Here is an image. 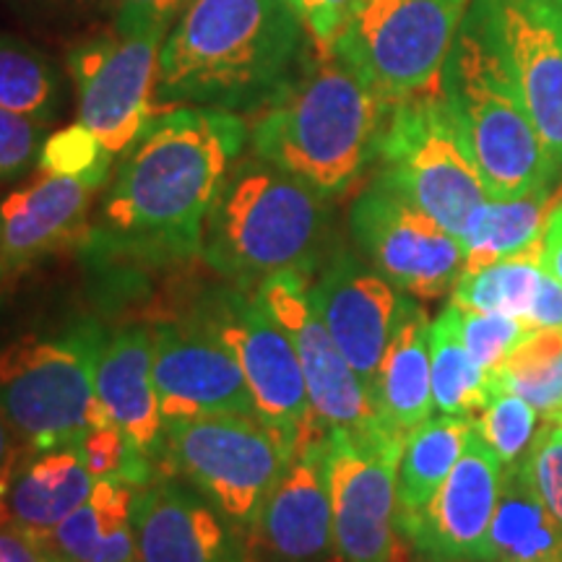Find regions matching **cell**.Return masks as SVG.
<instances>
[{
  "label": "cell",
  "instance_id": "cell-1",
  "mask_svg": "<svg viewBox=\"0 0 562 562\" xmlns=\"http://www.w3.org/2000/svg\"><path fill=\"white\" fill-rule=\"evenodd\" d=\"M237 112L175 108L123 151L83 256L94 266H165L201 256V232L240 159Z\"/></svg>",
  "mask_w": 562,
  "mask_h": 562
},
{
  "label": "cell",
  "instance_id": "cell-2",
  "mask_svg": "<svg viewBox=\"0 0 562 562\" xmlns=\"http://www.w3.org/2000/svg\"><path fill=\"white\" fill-rule=\"evenodd\" d=\"M311 60L286 0H191L159 50L154 104L256 112Z\"/></svg>",
  "mask_w": 562,
  "mask_h": 562
},
{
  "label": "cell",
  "instance_id": "cell-3",
  "mask_svg": "<svg viewBox=\"0 0 562 562\" xmlns=\"http://www.w3.org/2000/svg\"><path fill=\"white\" fill-rule=\"evenodd\" d=\"M331 201L256 154L237 159L203 222V263L240 286L313 279L341 245Z\"/></svg>",
  "mask_w": 562,
  "mask_h": 562
},
{
  "label": "cell",
  "instance_id": "cell-4",
  "mask_svg": "<svg viewBox=\"0 0 562 562\" xmlns=\"http://www.w3.org/2000/svg\"><path fill=\"white\" fill-rule=\"evenodd\" d=\"M389 110L391 102L362 76L321 50L256 117L252 154L339 199L375 165Z\"/></svg>",
  "mask_w": 562,
  "mask_h": 562
},
{
  "label": "cell",
  "instance_id": "cell-5",
  "mask_svg": "<svg viewBox=\"0 0 562 562\" xmlns=\"http://www.w3.org/2000/svg\"><path fill=\"white\" fill-rule=\"evenodd\" d=\"M438 89L451 104L492 199L560 186L562 175L518 89L495 0H469Z\"/></svg>",
  "mask_w": 562,
  "mask_h": 562
},
{
  "label": "cell",
  "instance_id": "cell-6",
  "mask_svg": "<svg viewBox=\"0 0 562 562\" xmlns=\"http://www.w3.org/2000/svg\"><path fill=\"white\" fill-rule=\"evenodd\" d=\"M104 336L102 323L76 321L0 349V412L32 451L81 448L94 427L112 425L94 385Z\"/></svg>",
  "mask_w": 562,
  "mask_h": 562
},
{
  "label": "cell",
  "instance_id": "cell-7",
  "mask_svg": "<svg viewBox=\"0 0 562 562\" xmlns=\"http://www.w3.org/2000/svg\"><path fill=\"white\" fill-rule=\"evenodd\" d=\"M375 165V178L389 182L459 240L476 209L492 199L440 89L391 102Z\"/></svg>",
  "mask_w": 562,
  "mask_h": 562
},
{
  "label": "cell",
  "instance_id": "cell-8",
  "mask_svg": "<svg viewBox=\"0 0 562 562\" xmlns=\"http://www.w3.org/2000/svg\"><path fill=\"white\" fill-rule=\"evenodd\" d=\"M302 432L258 414H211L165 425L159 469L193 484L237 529L250 531Z\"/></svg>",
  "mask_w": 562,
  "mask_h": 562
},
{
  "label": "cell",
  "instance_id": "cell-9",
  "mask_svg": "<svg viewBox=\"0 0 562 562\" xmlns=\"http://www.w3.org/2000/svg\"><path fill=\"white\" fill-rule=\"evenodd\" d=\"M469 0H362L331 53L389 102L438 89Z\"/></svg>",
  "mask_w": 562,
  "mask_h": 562
},
{
  "label": "cell",
  "instance_id": "cell-10",
  "mask_svg": "<svg viewBox=\"0 0 562 562\" xmlns=\"http://www.w3.org/2000/svg\"><path fill=\"white\" fill-rule=\"evenodd\" d=\"M165 26L117 24L79 42L68 68L79 89V117L112 157L123 154L154 121V89Z\"/></svg>",
  "mask_w": 562,
  "mask_h": 562
},
{
  "label": "cell",
  "instance_id": "cell-11",
  "mask_svg": "<svg viewBox=\"0 0 562 562\" xmlns=\"http://www.w3.org/2000/svg\"><path fill=\"white\" fill-rule=\"evenodd\" d=\"M349 235L364 261L414 300L451 292L467 261L459 237L381 178L351 201Z\"/></svg>",
  "mask_w": 562,
  "mask_h": 562
},
{
  "label": "cell",
  "instance_id": "cell-12",
  "mask_svg": "<svg viewBox=\"0 0 562 562\" xmlns=\"http://www.w3.org/2000/svg\"><path fill=\"white\" fill-rule=\"evenodd\" d=\"M191 315L237 357L256 409L266 422L292 432H305L313 425L297 349L258 286L232 284L203 294Z\"/></svg>",
  "mask_w": 562,
  "mask_h": 562
},
{
  "label": "cell",
  "instance_id": "cell-13",
  "mask_svg": "<svg viewBox=\"0 0 562 562\" xmlns=\"http://www.w3.org/2000/svg\"><path fill=\"white\" fill-rule=\"evenodd\" d=\"M404 442L391 435L328 432L334 542L341 562H409L396 526V472Z\"/></svg>",
  "mask_w": 562,
  "mask_h": 562
},
{
  "label": "cell",
  "instance_id": "cell-14",
  "mask_svg": "<svg viewBox=\"0 0 562 562\" xmlns=\"http://www.w3.org/2000/svg\"><path fill=\"white\" fill-rule=\"evenodd\" d=\"M258 292L297 349L307 398H311L313 425L318 430H339L357 438L391 435L378 419L368 385L360 381L347 357L336 347L334 336L328 334L326 323L313 307L311 279L300 273H281L263 281Z\"/></svg>",
  "mask_w": 562,
  "mask_h": 562
},
{
  "label": "cell",
  "instance_id": "cell-15",
  "mask_svg": "<svg viewBox=\"0 0 562 562\" xmlns=\"http://www.w3.org/2000/svg\"><path fill=\"white\" fill-rule=\"evenodd\" d=\"M256 562H334L328 432L311 425L248 531Z\"/></svg>",
  "mask_w": 562,
  "mask_h": 562
},
{
  "label": "cell",
  "instance_id": "cell-16",
  "mask_svg": "<svg viewBox=\"0 0 562 562\" xmlns=\"http://www.w3.org/2000/svg\"><path fill=\"white\" fill-rule=\"evenodd\" d=\"M151 336V381L161 425L211 414H258L237 357L191 313L159 323Z\"/></svg>",
  "mask_w": 562,
  "mask_h": 562
},
{
  "label": "cell",
  "instance_id": "cell-17",
  "mask_svg": "<svg viewBox=\"0 0 562 562\" xmlns=\"http://www.w3.org/2000/svg\"><path fill=\"white\" fill-rule=\"evenodd\" d=\"M503 463L474 435L440 490L419 510L396 516L414 558L430 562H484V544L503 490Z\"/></svg>",
  "mask_w": 562,
  "mask_h": 562
},
{
  "label": "cell",
  "instance_id": "cell-18",
  "mask_svg": "<svg viewBox=\"0 0 562 562\" xmlns=\"http://www.w3.org/2000/svg\"><path fill=\"white\" fill-rule=\"evenodd\" d=\"M133 533L136 562H250L248 533L165 469L133 487Z\"/></svg>",
  "mask_w": 562,
  "mask_h": 562
},
{
  "label": "cell",
  "instance_id": "cell-19",
  "mask_svg": "<svg viewBox=\"0 0 562 562\" xmlns=\"http://www.w3.org/2000/svg\"><path fill=\"white\" fill-rule=\"evenodd\" d=\"M311 300L370 391L406 294L372 269L360 250L341 243L311 279Z\"/></svg>",
  "mask_w": 562,
  "mask_h": 562
},
{
  "label": "cell",
  "instance_id": "cell-20",
  "mask_svg": "<svg viewBox=\"0 0 562 562\" xmlns=\"http://www.w3.org/2000/svg\"><path fill=\"white\" fill-rule=\"evenodd\" d=\"M102 186V180L42 172L26 188L5 195L0 201V258L9 273L83 248L91 201Z\"/></svg>",
  "mask_w": 562,
  "mask_h": 562
},
{
  "label": "cell",
  "instance_id": "cell-21",
  "mask_svg": "<svg viewBox=\"0 0 562 562\" xmlns=\"http://www.w3.org/2000/svg\"><path fill=\"white\" fill-rule=\"evenodd\" d=\"M529 117L562 175V0H495Z\"/></svg>",
  "mask_w": 562,
  "mask_h": 562
},
{
  "label": "cell",
  "instance_id": "cell-22",
  "mask_svg": "<svg viewBox=\"0 0 562 562\" xmlns=\"http://www.w3.org/2000/svg\"><path fill=\"white\" fill-rule=\"evenodd\" d=\"M154 336L146 326H121L108 331L97 360V398L110 422L121 427L131 448L159 461L165 425L151 381Z\"/></svg>",
  "mask_w": 562,
  "mask_h": 562
},
{
  "label": "cell",
  "instance_id": "cell-23",
  "mask_svg": "<svg viewBox=\"0 0 562 562\" xmlns=\"http://www.w3.org/2000/svg\"><path fill=\"white\" fill-rule=\"evenodd\" d=\"M94 482L81 448L37 453L26 446L0 480V529L53 531L63 518L87 503Z\"/></svg>",
  "mask_w": 562,
  "mask_h": 562
},
{
  "label": "cell",
  "instance_id": "cell-24",
  "mask_svg": "<svg viewBox=\"0 0 562 562\" xmlns=\"http://www.w3.org/2000/svg\"><path fill=\"white\" fill-rule=\"evenodd\" d=\"M430 315L406 294L396 328L378 364L370 398L378 419L393 438L404 440L432 417L430 378Z\"/></svg>",
  "mask_w": 562,
  "mask_h": 562
},
{
  "label": "cell",
  "instance_id": "cell-25",
  "mask_svg": "<svg viewBox=\"0 0 562 562\" xmlns=\"http://www.w3.org/2000/svg\"><path fill=\"white\" fill-rule=\"evenodd\" d=\"M47 562H136L133 484L104 476L81 508L47 533H32Z\"/></svg>",
  "mask_w": 562,
  "mask_h": 562
},
{
  "label": "cell",
  "instance_id": "cell-26",
  "mask_svg": "<svg viewBox=\"0 0 562 562\" xmlns=\"http://www.w3.org/2000/svg\"><path fill=\"white\" fill-rule=\"evenodd\" d=\"M558 188H539L516 199L484 201L461 235V245L467 250L463 271L484 269L490 263L542 248L547 220L562 199Z\"/></svg>",
  "mask_w": 562,
  "mask_h": 562
},
{
  "label": "cell",
  "instance_id": "cell-27",
  "mask_svg": "<svg viewBox=\"0 0 562 562\" xmlns=\"http://www.w3.org/2000/svg\"><path fill=\"white\" fill-rule=\"evenodd\" d=\"M484 562H562V526L533 490L524 461L503 472Z\"/></svg>",
  "mask_w": 562,
  "mask_h": 562
},
{
  "label": "cell",
  "instance_id": "cell-28",
  "mask_svg": "<svg viewBox=\"0 0 562 562\" xmlns=\"http://www.w3.org/2000/svg\"><path fill=\"white\" fill-rule=\"evenodd\" d=\"M430 378L438 414L476 417L495 393H501L495 372L484 370L469 355L461 339L459 307L453 302H448L430 323Z\"/></svg>",
  "mask_w": 562,
  "mask_h": 562
},
{
  "label": "cell",
  "instance_id": "cell-29",
  "mask_svg": "<svg viewBox=\"0 0 562 562\" xmlns=\"http://www.w3.org/2000/svg\"><path fill=\"white\" fill-rule=\"evenodd\" d=\"M472 435L474 417L435 414L406 438L396 472V516L419 510L430 501L461 459Z\"/></svg>",
  "mask_w": 562,
  "mask_h": 562
},
{
  "label": "cell",
  "instance_id": "cell-30",
  "mask_svg": "<svg viewBox=\"0 0 562 562\" xmlns=\"http://www.w3.org/2000/svg\"><path fill=\"white\" fill-rule=\"evenodd\" d=\"M542 277L544 266L542 248H539L524 252V256L508 258V261L490 263L484 269L461 271L459 281L451 290V302L463 307V311L501 313L526 323Z\"/></svg>",
  "mask_w": 562,
  "mask_h": 562
},
{
  "label": "cell",
  "instance_id": "cell-31",
  "mask_svg": "<svg viewBox=\"0 0 562 562\" xmlns=\"http://www.w3.org/2000/svg\"><path fill=\"white\" fill-rule=\"evenodd\" d=\"M63 83L47 55L24 40L0 34V108L40 125L60 112Z\"/></svg>",
  "mask_w": 562,
  "mask_h": 562
},
{
  "label": "cell",
  "instance_id": "cell-32",
  "mask_svg": "<svg viewBox=\"0 0 562 562\" xmlns=\"http://www.w3.org/2000/svg\"><path fill=\"white\" fill-rule=\"evenodd\" d=\"M495 375L501 391L521 396L542 419L562 412V326L533 328Z\"/></svg>",
  "mask_w": 562,
  "mask_h": 562
},
{
  "label": "cell",
  "instance_id": "cell-33",
  "mask_svg": "<svg viewBox=\"0 0 562 562\" xmlns=\"http://www.w3.org/2000/svg\"><path fill=\"white\" fill-rule=\"evenodd\" d=\"M474 427L480 440L503 463V469H510L526 459L539 427H542V417L521 396L501 391L476 414Z\"/></svg>",
  "mask_w": 562,
  "mask_h": 562
},
{
  "label": "cell",
  "instance_id": "cell-34",
  "mask_svg": "<svg viewBox=\"0 0 562 562\" xmlns=\"http://www.w3.org/2000/svg\"><path fill=\"white\" fill-rule=\"evenodd\" d=\"M112 154L83 123L68 125L45 138L40 151V172L66 175V178H91L108 182Z\"/></svg>",
  "mask_w": 562,
  "mask_h": 562
},
{
  "label": "cell",
  "instance_id": "cell-35",
  "mask_svg": "<svg viewBox=\"0 0 562 562\" xmlns=\"http://www.w3.org/2000/svg\"><path fill=\"white\" fill-rule=\"evenodd\" d=\"M459 328L469 355L490 372L501 368L510 357V351L531 331L521 318H510V315L501 313L463 311V307H459Z\"/></svg>",
  "mask_w": 562,
  "mask_h": 562
},
{
  "label": "cell",
  "instance_id": "cell-36",
  "mask_svg": "<svg viewBox=\"0 0 562 562\" xmlns=\"http://www.w3.org/2000/svg\"><path fill=\"white\" fill-rule=\"evenodd\" d=\"M524 469L547 510L562 526V435L550 422L542 419V427L524 459Z\"/></svg>",
  "mask_w": 562,
  "mask_h": 562
},
{
  "label": "cell",
  "instance_id": "cell-37",
  "mask_svg": "<svg viewBox=\"0 0 562 562\" xmlns=\"http://www.w3.org/2000/svg\"><path fill=\"white\" fill-rule=\"evenodd\" d=\"M45 128L47 125L0 108V182L16 180L37 165L47 138Z\"/></svg>",
  "mask_w": 562,
  "mask_h": 562
},
{
  "label": "cell",
  "instance_id": "cell-38",
  "mask_svg": "<svg viewBox=\"0 0 562 562\" xmlns=\"http://www.w3.org/2000/svg\"><path fill=\"white\" fill-rule=\"evenodd\" d=\"M321 50H331L362 0H286Z\"/></svg>",
  "mask_w": 562,
  "mask_h": 562
},
{
  "label": "cell",
  "instance_id": "cell-39",
  "mask_svg": "<svg viewBox=\"0 0 562 562\" xmlns=\"http://www.w3.org/2000/svg\"><path fill=\"white\" fill-rule=\"evenodd\" d=\"M188 3L191 0H121L115 21L117 24H149L170 30V24Z\"/></svg>",
  "mask_w": 562,
  "mask_h": 562
},
{
  "label": "cell",
  "instance_id": "cell-40",
  "mask_svg": "<svg viewBox=\"0 0 562 562\" xmlns=\"http://www.w3.org/2000/svg\"><path fill=\"white\" fill-rule=\"evenodd\" d=\"M526 326L531 328H558L562 326V284L552 273L544 271L542 284H539L537 297H533L531 313L526 318Z\"/></svg>",
  "mask_w": 562,
  "mask_h": 562
},
{
  "label": "cell",
  "instance_id": "cell-41",
  "mask_svg": "<svg viewBox=\"0 0 562 562\" xmlns=\"http://www.w3.org/2000/svg\"><path fill=\"white\" fill-rule=\"evenodd\" d=\"M0 562H47L37 539L21 529H0Z\"/></svg>",
  "mask_w": 562,
  "mask_h": 562
},
{
  "label": "cell",
  "instance_id": "cell-42",
  "mask_svg": "<svg viewBox=\"0 0 562 562\" xmlns=\"http://www.w3.org/2000/svg\"><path fill=\"white\" fill-rule=\"evenodd\" d=\"M542 266L547 273H552L562 284V199L552 209L550 220H547L542 240Z\"/></svg>",
  "mask_w": 562,
  "mask_h": 562
},
{
  "label": "cell",
  "instance_id": "cell-43",
  "mask_svg": "<svg viewBox=\"0 0 562 562\" xmlns=\"http://www.w3.org/2000/svg\"><path fill=\"white\" fill-rule=\"evenodd\" d=\"M24 448H26V442L19 438V432L13 430L11 422L5 419L3 412H0V480L9 474V469L16 463V459Z\"/></svg>",
  "mask_w": 562,
  "mask_h": 562
},
{
  "label": "cell",
  "instance_id": "cell-44",
  "mask_svg": "<svg viewBox=\"0 0 562 562\" xmlns=\"http://www.w3.org/2000/svg\"><path fill=\"white\" fill-rule=\"evenodd\" d=\"M544 422H550V425L554 427V430H558V432L562 435V412H554V414H550V417H544Z\"/></svg>",
  "mask_w": 562,
  "mask_h": 562
},
{
  "label": "cell",
  "instance_id": "cell-45",
  "mask_svg": "<svg viewBox=\"0 0 562 562\" xmlns=\"http://www.w3.org/2000/svg\"><path fill=\"white\" fill-rule=\"evenodd\" d=\"M9 277V269H5V263H3V258H0V284H3V279Z\"/></svg>",
  "mask_w": 562,
  "mask_h": 562
},
{
  "label": "cell",
  "instance_id": "cell-46",
  "mask_svg": "<svg viewBox=\"0 0 562 562\" xmlns=\"http://www.w3.org/2000/svg\"><path fill=\"white\" fill-rule=\"evenodd\" d=\"M409 562H430V560H422V558H417V560H409Z\"/></svg>",
  "mask_w": 562,
  "mask_h": 562
},
{
  "label": "cell",
  "instance_id": "cell-47",
  "mask_svg": "<svg viewBox=\"0 0 562 562\" xmlns=\"http://www.w3.org/2000/svg\"><path fill=\"white\" fill-rule=\"evenodd\" d=\"M250 562H256V560H252V558H250Z\"/></svg>",
  "mask_w": 562,
  "mask_h": 562
}]
</instances>
